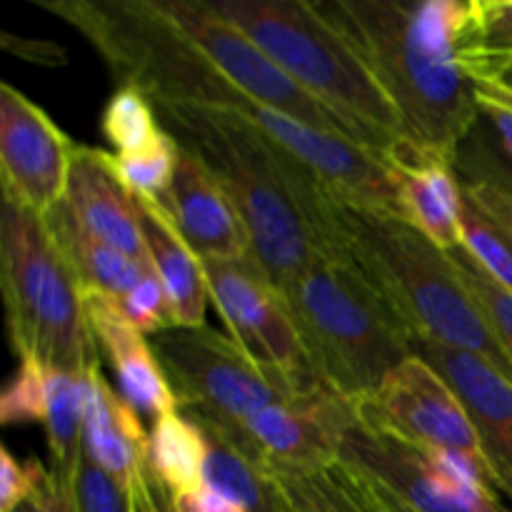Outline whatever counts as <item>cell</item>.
I'll return each mask as SVG.
<instances>
[{
	"label": "cell",
	"instance_id": "9c48e42d",
	"mask_svg": "<svg viewBox=\"0 0 512 512\" xmlns=\"http://www.w3.org/2000/svg\"><path fill=\"white\" fill-rule=\"evenodd\" d=\"M338 460L413 512H510L485 460L413 448L363 423L358 405L340 433Z\"/></svg>",
	"mask_w": 512,
	"mask_h": 512
},
{
	"label": "cell",
	"instance_id": "ba28073f",
	"mask_svg": "<svg viewBox=\"0 0 512 512\" xmlns=\"http://www.w3.org/2000/svg\"><path fill=\"white\" fill-rule=\"evenodd\" d=\"M150 345L173 385L180 410L238 438L265 408L300 395L278 375L253 363L228 333L210 325L168 328L153 335Z\"/></svg>",
	"mask_w": 512,
	"mask_h": 512
},
{
	"label": "cell",
	"instance_id": "f6af8a7d",
	"mask_svg": "<svg viewBox=\"0 0 512 512\" xmlns=\"http://www.w3.org/2000/svg\"><path fill=\"white\" fill-rule=\"evenodd\" d=\"M510 512H512V505H510Z\"/></svg>",
	"mask_w": 512,
	"mask_h": 512
},
{
	"label": "cell",
	"instance_id": "7a4b0ae2",
	"mask_svg": "<svg viewBox=\"0 0 512 512\" xmlns=\"http://www.w3.org/2000/svg\"><path fill=\"white\" fill-rule=\"evenodd\" d=\"M315 218L328 248L340 250L403 318L413 338L483 355L512 380V358L483 305L460 278L450 250L388 210L318 190Z\"/></svg>",
	"mask_w": 512,
	"mask_h": 512
},
{
	"label": "cell",
	"instance_id": "83f0119b",
	"mask_svg": "<svg viewBox=\"0 0 512 512\" xmlns=\"http://www.w3.org/2000/svg\"><path fill=\"white\" fill-rule=\"evenodd\" d=\"M180 160V145L175 143L173 135L165 130V138L155 148L143 150L133 155H115L108 153V163L113 173L118 175L120 183L133 195L160 200L168 193L170 183L175 178Z\"/></svg>",
	"mask_w": 512,
	"mask_h": 512
},
{
	"label": "cell",
	"instance_id": "484cf974",
	"mask_svg": "<svg viewBox=\"0 0 512 512\" xmlns=\"http://www.w3.org/2000/svg\"><path fill=\"white\" fill-rule=\"evenodd\" d=\"M293 512H385L373 485L348 465L270 473Z\"/></svg>",
	"mask_w": 512,
	"mask_h": 512
},
{
	"label": "cell",
	"instance_id": "1f68e13d",
	"mask_svg": "<svg viewBox=\"0 0 512 512\" xmlns=\"http://www.w3.org/2000/svg\"><path fill=\"white\" fill-rule=\"evenodd\" d=\"M78 512H130V490L95 468L83 455L73 478Z\"/></svg>",
	"mask_w": 512,
	"mask_h": 512
},
{
	"label": "cell",
	"instance_id": "836d02e7",
	"mask_svg": "<svg viewBox=\"0 0 512 512\" xmlns=\"http://www.w3.org/2000/svg\"><path fill=\"white\" fill-rule=\"evenodd\" d=\"M510 55L512 0H480V53L475 60H500Z\"/></svg>",
	"mask_w": 512,
	"mask_h": 512
},
{
	"label": "cell",
	"instance_id": "60d3db41",
	"mask_svg": "<svg viewBox=\"0 0 512 512\" xmlns=\"http://www.w3.org/2000/svg\"><path fill=\"white\" fill-rule=\"evenodd\" d=\"M468 180H490V183L505 185V188L512 190V178H468Z\"/></svg>",
	"mask_w": 512,
	"mask_h": 512
},
{
	"label": "cell",
	"instance_id": "ab89813d",
	"mask_svg": "<svg viewBox=\"0 0 512 512\" xmlns=\"http://www.w3.org/2000/svg\"><path fill=\"white\" fill-rule=\"evenodd\" d=\"M370 485H373V483H370ZM373 490H375V495H378L380 505H383L385 512H413L408 508V505H403L398 498H393L390 493H385V490L378 488V485H373Z\"/></svg>",
	"mask_w": 512,
	"mask_h": 512
},
{
	"label": "cell",
	"instance_id": "ffe728a7",
	"mask_svg": "<svg viewBox=\"0 0 512 512\" xmlns=\"http://www.w3.org/2000/svg\"><path fill=\"white\" fill-rule=\"evenodd\" d=\"M83 455L128 490L148 470L143 420L105 380L100 365L85 373Z\"/></svg>",
	"mask_w": 512,
	"mask_h": 512
},
{
	"label": "cell",
	"instance_id": "8fae6325",
	"mask_svg": "<svg viewBox=\"0 0 512 512\" xmlns=\"http://www.w3.org/2000/svg\"><path fill=\"white\" fill-rule=\"evenodd\" d=\"M203 268L210 303L248 358L300 393L318 388L320 380L310 368L293 315L280 290L260 273L258 265L253 260H238L203 263Z\"/></svg>",
	"mask_w": 512,
	"mask_h": 512
},
{
	"label": "cell",
	"instance_id": "5b68a950",
	"mask_svg": "<svg viewBox=\"0 0 512 512\" xmlns=\"http://www.w3.org/2000/svg\"><path fill=\"white\" fill-rule=\"evenodd\" d=\"M318 103L345 120L360 143L385 150L405 138L403 120L355 40L305 0H210Z\"/></svg>",
	"mask_w": 512,
	"mask_h": 512
},
{
	"label": "cell",
	"instance_id": "8992f818",
	"mask_svg": "<svg viewBox=\"0 0 512 512\" xmlns=\"http://www.w3.org/2000/svg\"><path fill=\"white\" fill-rule=\"evenodd\" d=\"M78 30L120 85H133L155 108L245 113L240 93L158 8V0H35Z\"/></svg>",
	"mask_w": 512,
	"mask_h": 512
},
{
	"label": "cell",
	"instance_id": "d6986e66",
	"mask_svg": "<svg viewBox=\"0 0 512 512\" xmlns=\"http://www.w3.org/2000/svg\"><path fill=\"white\" fill-rule=\"evenodd\" d=\"M63 203L93 238L150 265L135 198L110 168L108 150L78 145Z\"/></svg>",
	"mask_w": 512,
	"mask_h": 512
},
{
	"label": "cell",
	"instance_id": "3957f363",
	"mask_svg": "<svg viewBox=\"0 0 512 512\" xmlns=\"http://www.w3.org/2000/svg\"><path fill=\"white\" fill-rule=\"evenodd\" d=\"M175 143L223 185L245 225L250 258L278 290L325 253L315 218L320 183L233 113L155 108Z\"/></svg>",
	"mask_w": 512,
	"mask_h": 512
},
{
	"label": "cell",
	"instance_id": "5bb4252c",
	"mask_svg": "<svg viewBox=\"0 0 512 512\" xmlns=\"http://www.w3.org/2000/svg\"><path fill=\"white\" fill-rule=\"evenodd\" d=\"M353 413L355 403L320 383L255 415L245 428L243 443L268 473L323 468L338 463L340 433Z\"/></svg>",
	"mask_w": 512,
	"mask_h": 512
},
{
	"label": "cell",
	"instance_id": "f546056e",
	"mask_svg": "<svg viewBox=\"0 0 512 512\" xmlns=\"http://www.w3.org/2000/svg\"><path fill=\"white\" fill-rule=\"evenodd\" d=\"M450 255H453L455 268H458L463 283L468 285V290L475 295V300L483 305L490 325H493L495 333L503 340L505 350H508L512 358V293H508L503 285L495 283V280L490 278V275L485 273L463 248L450 250Z\"/></svg>",
	"mask_w": 512,
	"mask_h": 512
},
{
	"label": "cell",
	"instance_id": "7bdbcfd3",
	"mask_svg": "<svg viewBox=\"0 0 512 512\" xmlns=\"http://www.w3.org/2000/svg\"><path fill=\"white\" fill-rule=\"evenodd\" d=\"M510 58H512V55H510ZM500 60H503V58H500ZM473 65H475V63H473Z\"/></svg>",
	"mask_w": 512,
	"mask_h": 512
},
{
	"label": "cell",
	"instance_id": "277c9868",
	"mask_svg": "<svg viewBox=\"0 0 512 512\" xmlns=\"http://www.w3.org/2000/svg\"><path fill=\"white\" fill-rule=\"evenodd\" d=\"M315 378L363 403L413 355V333L368 278L330 248L283 290Z\"/></svg>",
	"mask_w": 512,
	"mask_h": 512
},
{
	"label": "cell",
	"instance_id": "30bf717a",
	"mask_svg": "<svg viewBox=\"0 0 512 512\" xmlns=\"http://www.w3.org/2000/svg\"><path fill=\"white\" fill-rule=\"evenodd\" d=\"M158 8L250 100L360 143L340 115L305 93L250 35L220 15L210 0H158Z\"/></svg>",
	"mask_w": 512,
	"mask_h": 512
},
{
	"label": "cell",
	"instance_id": "b9f144b4",
	"mask_svg": "<svg viewBox=\"0 0 512 512\" xmlns=\"http://www.w3.org/2000/svg\"><path fill=\"white\" fill-rule=\"evenodd\" d=\"M285 512H293V510H290V505H288V510H285Z\"/></svg>",
	"mask_w": 512,
	"mask_h": 512
},
{
	"label": "cell",
	"instance_id": "ee69618b",
	"mask_svg": "<svg viewBox=\"0 0 512 512\" xmlns=\"http://www.w3.org/2000/svg\"><path fill=\"white\" fill-rule=\"evenodd\" d=\"M503 188H505V185H503ZM508 190H510V188H508ZM510 193H512V190H510Z\"/></svg>",
	"mask_w": 512,
	"mask_h": 512
},
{
	"label": "cell",
	"instance_id": "4316f807",
	"mask_svg": "<svg viewBox=\"0 0 512 512\" xmlns=\"http://www.w3.org/2000/svg\"><path fill=\"white\" fill-rule=\"evenodd\" d=\"M158 120V110L143 90L120 85L105 103L100 130L115 155H133L155 148L165 138V128Z\"/></svg>",
	"mask_w": 512,
	"mask_h": 512
},
{
	"label": "cell",
	"instance_id": "cb8c5ba5",
	"mask_svg": "<svg viewBox=\"0 0 512 512\" xmlns=\"http://www.w3.org/2000/svg\"><path fill=\"white\" fill-rule=\"evenodd\" d=\"M50 233L58 240L60 250L68 258L83 293H100L108 298H123L148 273L150 265L138 263L130 255L120 253L113 245L93 238L78 220L73 218L65 203L55 205L48 215Z\"/></svg>",
	"mask_w": 512,
	"mask_h": 512
},
{
	"label": "cell",
	"instance_id": "d4e9b609",
	"mask_svg": "<svg viewBox=\"0 0 512 512\" xmlns=\"http://www.w3.org/2000/svg\"><path fill=\"white\" fill-rule=\"evenodd\" d=\"M208 440L183 410L163 415L148 433V473L170 498L203 490Z\"/></svg>",
	"mask_w": 512,
	"mask_h": 512
},
{
	"label": "cell",
	"instance_id": "f35d334b",
	"mask_svg": "<svg viewBox=\"0 0 512 512\" xmlns=\"http://www.w3.org/2000/svg\"><path fill=\"white\" fill-rule=\"evenodd\" d=\"M473 75H475V80H478V78L498 80L500 85H505V88L512 90V58L475 60Z\"/></svg>",
	"mask_w": 512,
	"mask_h": 512
},
{
	"label": "cell",
	"instance_id": "6da1fadb",
	"mask_svg": "<svg viewBox=\"0 0 512 512\" xmlns=\"http://www.w3.org/2000/svg\"><path fill=\"white\" fill-rule=\"evenodd\" d=\"M355 45L403 120L405 140L458 163L480 123L473 60L480 0H325L318 3Z\"/></svg>",
	"mask_w": 512,
	"mask_h": 512
},
{
	"label": "cell",
	"instance_id": "f1b7e54d",
	"mask_svg": "<svg viewBox=\"0 0 512 512\" xmlns=\"http://www.w3.org/2000/svg\"><path fill=\"white\" fill-rule=\"evenodd\" d=\"M48 413V365L20 360L15 378L0 395V420L15 423H45Z\"/></svg>",
	"mask_w": 512,
	"mask_h": 512
},
{
	"label": "cell",
	"instance_id": "7402d4cb",
	"mask_svg": "<svg viewBox=\"0 0 512 512\" xmlns=\"http://www.w3.org/2000/svg\"><path fill=\"white\" fill-rule=\"evenodd\" d=\"M193 420L200 425L205 440H208L203 488L223 495L225 500L240 505L245 512L288 510V503H285L275 480L270 478L268 468L243 443V438L208 423V420Z\"/></svg>",
	"mask_w": 512,
	"mask_h": 512
},
{
	"label": "cell",
	"instance_id": "4fadbf2b",
	"mask_svg": "<svg viewBox=\"0 0 512 512\" xmlns=\"http://www.w3.org/2000/svg\"><path fill=\"white\" fill-rule=\"evenodd\" d=\"M78 145L15 85L0 83L3 198L38 215L63 203Z\"/></svg>",
	"mask_w": 512,
	"mask_h": 512
},
{
	"label": "cell",
	"instance_id": "4dcf8cb0",
	"mask_svg": "<svg viewBox=\"0 0 512 512\" xmlns=\"http://www.w3.org/2000/svg\"><path fill=\"white\" fill-rule=\"evenodd\" d=\"M115 303H118L125 320L143 335H150V338L163 333V330L175 328L168 293H165L163 283H160L153 268L143 275V280L130 293H125L123 298H115Z\"/></svg>",
	"mask_w": 512,
	"mask_h": 512
},
{
	"label": "cell",
	"instance_id": "74e56055",
	"mask_svg": "<svg viewBox=\"0 0 512 512\" xmlns=\"http://www.w3.org/2000/svg\"><path fill=\"white\" fill-rule=\"evenodd\" d=\"M170 505H173V512H245L240 505L230 503L223 495L213 493L208 488L198 490V493L170 498Z\"/></svg>",
	"mask_w": 512,
	"mask_h": 512
},
{
	"label": "cell",
	"instance_id": "ac0fdd59",
	"mask_svg": "<svg viewBox=\"0 0 512 512\" xmlns=\"http://www.w3.org/2000/svg\"><path fill=\"white\" fill-rule=\"evenodd\" d=\"M90 328L98 340L100 353L108 360L118 393L140 418L155 423L163 415L180 410L168 375L155 355L153 345L140 330L125 320L115 298L100 293H85Z\"/></svg>",
	"mask_w": 512,
	"mask_h": 512
},
{
	"label": "cell",
	"instance_id": "2e32d148",
	"mask_svg": "<svg viewBox=\"0 0 512 512\" xmlns=\"http://www.w3.org/2000/svg\"><path fill=\"white\" fill-rule=\"evenodd\" d=\"M158 203L203 263L253 260L248 233L233 200L188 150L180 148L175 178Z\"/></svg>",
	"mask_w": 512,
	"mask_h": 512
},
{
	"label": "cell",
	"instance_id": "9a60e30c",
	"mask_svg": "<svg viewBox=\"0 0 512 512\" xmlns=\"http://www.w3.org/2000/svg\"><path fill=\"white\" fill-rule=\"evenodd\" d=\"M413 355L433 365L455 395L478 435L493 483L512 505V380L483 355L413 338Z\"/></svg>",
	"mask_w": 512,
	"mask_h": 512
},
{
	"label": "cell",
	"instance_id": "603a6c76",
	"mask_svg": "<svg viewBox=\"0 0 512 512\" xmlns=\"http://www.w3.org/2000/svg\"><path fill=\"white\" fill-rule=\"evenodd\" d=\"M463 183L460 248L512 293V193L490 180Z\"/></svg>",
	"mask_w": 512,
	"mask_h": 512
},
{
	"label": "cell",
	"instance_id": "7c38bea8",
	"mask_svg": "<svg viewBox=\"0 0 512 512\" xmlns=\"http://www.w3.org/2000/svg\"><path fill=\"white\" fill-rule=\"evenodd\" d=\"M358 415L370 428L413 448L485 460L468 410L448 380L418 355H410L368 400L358 403Z\"/></svg>",
	"mask_w": 512,
	"mask_h": 512
},
{
	"label": "cell",
	"instance_id": "52a82bcc",
	"mask_svg": "<svg viewBox=\"0 0 512 512\" xmlns=\"http://www.w3.org/2000/svg\"><path fill=\"white\" fill-rule=\"evenodd\" d=\"M0 288L20 360L68 373L100 365L85 293L48 220L8 198L0 213Z\"/></svg>",
	"mask_w": 512,
	"mask_h": 512
},
{
	"label": "cell",
	"instance_id": "d590c367",
	"mask_svg": "<svg viewBox=\"0 0 512 512\" xmlns=\"http://www.w3.org/2000/svg\"><path fill=\"white\" fill-rule=\"evenodd\" d=\"M480 108H483L485 123L493 128L495 140H498L500 150H503L505 160L510 163L508 170H490V173L473 175V178H512V108L505 103H498L493 98H480Z\"/></svg>",
	"mask_w": 512,
	"mask_h": 512
},
{
	"label": "cell",
	"instance_id": "d6a6232c",
	"mask_svg": "<svg viewBox=\"0 0 512 512\" xmlns=\"http://www.w3.org/2000/svg\"><path fill=\"white\" fill-rule=\"evenodd\" d=\"M48 473L50 468H43L35 458L20 463L8 448L0 450V512L18 510L48 478Z\"/></svg>",
	"mask_w": 512,
	"mask_h": 512
},
{
	"label": "cell",
	"instance_id": "44dd1931",
	"mask_svg": "<svg viewBox=\"0 0 512 512\" xmlns=\"http://www.w3.org/2000/svg\"><path fill=\"white\" fill-rule=\"evenodd\" d=\"M150 268L168 293L175 328H200L208 315L210 290L203 260L190 250L155 198L133 195Z\"/></svg>",
	"mask_w": 512,
	"mask_h": 512
},
{
	"label": "cell",
	"instance_id": "e575fe53",
	"mask_svg": "<svg viewBox=\"0 0 512 512\" xmlns=\"http://www.w3.org/2000/svg\"><path fill=\"white\" fill-rule=\"evenodd\" d=\"M15 512H78L73 480L60 478V475L50 470L48 478L38 485V490Z\"/></svg>",
	"mask_w": 512,
	"mask_h": 512
},
{
	"label": "cell",
	"instance_id": "e0dca14e",
	"mask_svg": "<svg viewBox=\"0 0 512 512\" xmlns=\"http://www.w3.org/2000/svg\"><path fill=\"white\" fill-rule=\"evenodd\" d=\"M398 190L400 218L443 250L460 248L463 183L455 160L400 138L385 150Z\"/></svg>",
	"mask_w": 512,
	"mask_h": 512
},
{
	"label": "cell",
	"instance_id": "8d00e7d4",
	"mask_svg": "<svg viewBox=\"0 0 512 512\" xmlns=\"http://www.w3.org/2000/svg\"><path fill=\"white\" fill-rule=\"evenodd\" d=\"M130 512H173L170 495L150 478L148 470L130 485Z\"/></svg>",
	"mask_w": 512,
	"mask_h": 512
}]
</instances>
